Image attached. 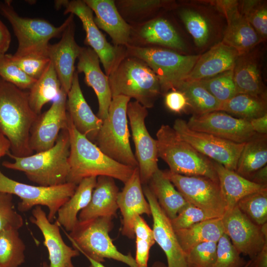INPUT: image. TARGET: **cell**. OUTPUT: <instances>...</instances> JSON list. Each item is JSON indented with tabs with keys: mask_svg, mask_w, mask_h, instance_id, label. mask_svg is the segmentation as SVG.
<instances>
[{
	"mask_svg": "<svg viewBox=\"0 0 267 267\" xmlns=\"http://www.w3.org/2000/svg\"><path fill=\"white\" fill-rule=\"evenodd\" d=\"M38 116L29 105L28 92L0 78V133L9 141L13 156L33 154L30 132Z\"/></svg>",
	"mask_w": 267,
	"mask_h": 267,
	"instance_id": "2",
	"label": "cell"
},
{
	"mask_svg": "<svg viewBox=\"0 0 267 267\" xmlns=\"http://www.w3.org/2000/svg\"><path fill=\"white\" fill-rule=\"evenodd\" d=\"M0 13L10 23L18 41L16 56L36 55L47 57L49 41L61 37L70 19L69 15L59 26L37 18L19 16L11 0L0 1Z\"/></svg>",
	"mask_w": 267,
	"mask_h": 267,
	"instance_id": "7",
	"label": "cell"
},
{
	"mask_svg": "<svg viewBox=\"0 0 267 267\" xmlns=\"http://www.w3.org/2000/svg\"><path fill=\"white\" fill-rule=\"evenodd\" d=\"M225 234L217 242L216 259L212 267H243L247 262Z\"/></svg>",
	"mask_w": 267,
	"mask_h": 267,
	"instance_id": "45",
	"label": "cell"
},
{
	"mask_svg": "<svg viewBox=\"0 0 267 267\" xmlns=\"http://www.w3.org/2000/svg\"><path fill=\"white\" fill-rule=\"evenodd\" d=\"M116 7L123 18L134 25L148 21L157 11L175 6L172 0H115Z\"/></svg>",
	"mask_w": 267,
	"mask_h": 267,
	"instance_id": "36",
	"label": "cell"
},
{
	"mask_svg": "<svg viewBox=\"0 0 267 267\" xmlns=\"http://www.w3.org/2000/svg\"><path fill=\"white\" fill-rule=\"evenodd\" d=\"M213 161L226 210L233 208L244 197L267 189V185L255 183L241 176L235 171L229 170L221 164Z\"/></svg>",
	"mask_w": 267,
	"mask_h": 267,
	"instance_id": "29",
	"label": "cell"
},
{
	"mask_svg": "<svg viewBox=\"0 0 267 267\" xmlns=\"http://www.w3.org/2000/svg\"><path fill=\"white\" fill-rule=\"evenodd\" d=\"M167 177L190 204L214 218H222L226 210L219 182L202 176H187L164 171Z\"/></svg>",
	"mask_w": 267,
	"mask_h": 267,
	"instance_id": "12",
	"label": "cell"
},
{
	"mask_svg": "<svg viewBox=\"0 0 267 267\" xmlns=\"http://www.w3.org/2000/svg\"><path fill=\"white\" fill-rule=\"evenodd\" d=\"M84 1L95 13L96 26L109 35L115 45L126 47L129 44L132 26L120 13L115 0Z\"/></svg>",
	"mask_w": 267,
	"mask_h": 267,
	"instance_id": "25",
	"label": "cell"
},
{
	"mask_svg": "<svg viewBox=\"0 0 267 267\" xmlns=\"http://www.w3.org/2000/svg\"><path fill=\"white\" fill-rule=\"evenodd\" d=\"M250 262H251V260L247 262L246 265L243 267H249Z\"/></svg>",
	"mask_w": 267,
	"mask_h": 267,
	"instance_id": "62",
	"label": "cell"
},
{
	"mask_svg": "<svg viewBox=\"0 0 267 267\" xmlns=\"http://www.w3.org/2000/svg\"><path fill=\"white\" fill-rule=\"evenodd\" d=\"M143 191L150 207L154 238L166 256L167 267H187L185 254L178 242L171 220L160 206L149 186H144Z\"/></svg>",
	"mask_w": 267,
	"mask_h": 267,
	"instance_id": "18",
	"label": "cell"
},
{
	"mask_svg": "<svg viewBox=\"0 0 267 267\" xmlns=\"http://www.w3.org/2000/svg\"><path fill=\"white\" fill-rule=\"evenodd\" d=\"M26 246L18 230L0 232V267H19L25 262Z\"/></svg>",
	"mask_w": 267,
	"mask_h": 267,
	"instance_id": "39",
	"label": "cell"
},
{
	"mask_svg": "<svg viewBox=\"0 0 267 267\" xmlns=\"http://www.w3.org/2000/svg\"><path fill=\"white\" fill-rule=\"evenodd\" d=\"M112 97L124 95L146 108L152 107L161 94L159 79L142 60L126 55L108 76Z\"/></svg>",
	"mask_w": 267,
	"mask_h": 267,
	"instance_id": "4",
	"label": "cell"
},
{
	"mask_svg": "<svg viewBox=\"0 0 267 267\" xmlns=\"http://www.w3.org/2000/svg\"><path fill=\"white\" fill-rule=\"evenodd\" d=\"M216 218L196 206L188 203L175 218L171 220L175 230L188 228L209 219Z\"/></svg>",
	"mask_w": 267,
	"mask_h": 267,
	"instance_id": "49",
	"label": "cell"
},
{
	"mask_svg": "<svg viewBox=\"0 0 267 267\" xmlns=\"http://www.w3.org/2000/svg\"><path fill=\"white\" fill-rule=\"evenodd\" d=\"M179 15L196 45L199 47L205 45L210 35V25L205 17L199 12L190 8L181 9Z\"/></svg>",
	"mask_w": 267,
	"mask_h": 267,
	"instance_id": "43",
	"label": "cell"
},
{
	"mask_svg": "<svg viewBox=\"0 0 267 267\" xmlns=\"http://www.w3.org/2000/svg\"><path fill=\"white\" fill-rule=\"evenodd\" d=\"M78 59L76 71L84 74L86 84L94 91L98 102L97 117L103 121L112 98L108 76L101 70L99 58L91 48L83 47Z\"/></svg>",
	"mask_w": 267,
	"mask_h": 267,
	"instance_id": "23",
	"label": "cell"
},
{
	"mask_svg": "<svg viewBox=\"0 0 267 267\" xmlns=\"http://www.w3.org/2000/svg\"><path fill=\"white\" fill-rule=\"evenodd\" d=\"M173 128L182 139L200 153L225 168L235 171L245 143H235L210 134L192 130L186 122L181 119L175 120Z\"/></svg>",
	"mask_w": 267,
	"mask_h": 267,
	"instance_id": "13",
	"label": "cell"
},
{
	"mask_svg": "<svg viewBox=\"0 0 267 267\" xmlns=\"http://www.w3.org/2000/svg\"><path fill=\"white\" fill-rule=\"evenodd\" d=\"M22 216L13 203V195L0 192V232L7 229L18 230L23 225Z\"/></svg>",
	"mask_w": 267,
	"mask_h": 267,
	"instance_id": "47",
	"label": "cell"
},
{
	"mask_svg": "<svg viewBox=\"0 0 267 267\" xmlns=\"http://www.w3.org/2000/svg\"><path fill=\"white\" fill-rule=\"evenodd\" d=\"M54 3L57 8H65L64 14H72L80 19L86 34L85 43L98 55L108 76L127 55L126 47L112 45L107 41L94 23L92 10L84 0H55Z\"/></svg>",
	"mask_w": 267,
	"mask_h": 267,
	"instance_id": "11",
	"label": "cell"
},
{
	"mask_svg": "<svg viewBox=\"0 0 267 267\" xmlns=\"http://www.w3.org/2000/svg\"><path fill=\"white\" fill-rule=\"evenodd\" d=\"M186 123L192 130L238 143H245L256 134L248 120L234 117L221 111L193 114Z\"/></svg>",
	"mask_w": 267,
	"mask_h": 267,
	"instance_id": "15",
	"label": "cell"
},
{
	"mask_svg": "<svg viewBox=\"0 0 267 267\" xmlns=\"http://www.w3.org/2000/svg\"><path fill=\"white\" fill-rule=\"evenodd\" d=\"M127 55L144 61L158 77L161 93L176 90L193 68L200 55H182L170 49L155 46H126Z\"/></svg>",
	"mask_w": 267,
	"mask_h": 267,
	"instance_id": "9",
	"label": "cell"
},
{
	"mask_svg": "<svg viewBox=\"0 0 267 267\" xmlns=\"http://www.w3.org/2000/svg\"><path fill=\"white\" fill-rule=\"evenodd\" d=\"M166 107L171 111L179 113L188 106L185 95L180 91L175 90L167 92L165 95Z\"/></svg>",
	"mask_w": 267,
	"mask_h": 267,
	"instance_id": "50",
	"label": "cell"
},
{
	"mask_svg": "<svg viewBox=\"0 0 267 267\" xmlns=\"http://www.w3.org/2000/svg\"><path fill=\"white\" fill-rule=\"evenodd\" d=\"M69 21L62 33L60 40L49 44L47 56L52 63L61 84L67 94L69 91L75 70V62L82 47L75 39V25L74 15L69 14Z\"/></svg>",
	"mask_w": 267,
	"mask_h": 267,
	"instance_id": "19",
	"label": "cell"
},
{
	"mask_svg": "<svg viewBox=\"0 0 267 267\" xmlns=\"http://www.w3.org/2000/svg\"><path fill=\"white\" fill-rule=\"evenodd\" d=\"M133 229L136 239L146 241L152 246L155 244L152 229L149 226L141 216L135 217Z\"/></svg>",
	"mask_w": 267,
	"mask_h": 267,
	"instance_id": "51",
	"label": "cell"
},
{
	"mask_svg": "<svg viewBox=\"0 0 267 267\" xmlns=\"http://www.w3.org/2000/svg\"><path fill=\"white\" fill-rule=\"evenodd\" d=\"M221 219L224 233L240 254L252 259L267 244L261 226L252 222L237 206L226 210Z\"/></svg>",
	"mask_w": 267,
	"mask_h": 267,
	"instance_id": "16",
	"label": "cell"
},
{
	"mask_svg": "<svg viewBox=\"0 0 267 267\" xmlns=\"http://www.w3.org/2000/svg\"><path fill=\"white\" fill-rule=\"evenodd\" d=\"M11 40V34L8 28L0 19V54L6 53Z\"/></svg>",
	"mask_w": 267,
	"mask_h": 267,
	"instance_id": "54",
	"label": "cell"
},
{
	"mask_svg": "<svg viewBox=\"0 0 267 267\" xmlns=\"http://www.w3.org/2000/svg\"><path fill=\"white\" fill-rule=\"evenodd\" d=\"M119 192L113 178L104 176L97 177L90 200L79 214L78 220L83 221L98 217H116L118 209Z\"/></svg>",
	"mask_w": 267,
	"mask_h": 267,
	"instance_id": "27",
	"label": "cell"
},
{
	"mask_svg": "<svg viewBox=\"0 0 267 267\" xmlns=\"http://www.w3.org/2000/svg\"><path fill=\"white\" fill-rule=\"evenodd\" d=\"M41 267H50V266L47 262H43L41 265Z\"/></svg>",
	"mask_w": 267,
	"mask_h": 267,
	"instance_id": "61",
	"label": "cell"
},
{
	"mask_svg": "<svg viewBox=\"0 0 267 267\" xmlns=\"http://www.w3.org/2000/svg\"><path fill=\"white\" fill-rule=\"evenodd\" d=\"M67 94L62 89L50 107L38 115L30 132L29 145L33 152H42L52 147L60 132L67 129Z\"/></svg>",
	"mask_w": 267,
	"mask_h": 267,
	"instance_id": "17",
	"label": "cell"
},
{
	"mask_svg": "<svg viewBox=\"0 0 267 267\" xmlns=\"http://www.w3.org/2000/svg\"><path fill=\"white\" fill-rule=\"evenodd\" d=\"M87 258L88 259L90 263L89 267H106L101 263L96 262L89 258Z\"/></svg>",
	"mask_w": 267,
	"mask_h": 267,
	"instance_id": "59",
	"label": "cell"
},
{
	"mask_svg": "<svg viewBox=\"0 0 267 267\" xmlns=\"http://www.w3.org/2000/svg\"><path fill=\"white\" fill-rule=\"evenodd\" d=\"M10 145L8 139L0 133V160L10 152Z\"/></svg>",
	"mask_w": 267,
	"mask_h": 267,
	"instance_id": "58",
	"label": "cell"
},
{
	"mask_svg": "<svg viewBox=\"0 0 267 267\" xmlns=\"http://www.w3.org/2000/svg\"><path fill=\"white\" fill-rule=\"evenodd\" d=\"M96 179L90 177L82 179L73 194L58 210L56 221L66 231L70 232L78 222L79 214L89 204Z\"/></svg>",
	"mask_w": 267,
	"mask_h": 267,
	"instance_id": "31",
	"label": "cell"
},
{
	"mask_svg": "<svg viewBox=\"0 0 267 267\" xmlns=\"http://www.w3.org/2000/svg\"><path fill=\"white\" fill-rule=\"evenodd\" d=\"M130 99L124 95L112 97L95 144L111 159L135 168L138 163L131 147L128 126L127 106Z\"/></svg>",
	"mask_w": 267,
	"mask_h": 267,
	"instance_id": "8",
	"label": "cell"
},
{
	"mask_svg": "<svg viewBox=\"0 0 267 267\" xmlns=\"http://www.w3.org/2000/svg\"><path fill=\"white\" fill-rule=\"evenodd\" d=\"M257 52L251 50L240 54L233 69L238 93L267 99V89L262 80Z\"/></svg>",
	"mask_w": 267,
	"mask_h": 267,
	"instance_id": "28",
	"label": "cell"
},
{
	"mask_svg": "<svg viewBox=\"0 0 267 267\" xmlns=\"http://www.w3.org/2000/svg\"><path fill=\"white\" fill-rule=\"evenodd\" d=\"M175 231L184 254L193 247L202 243H217L224 234L221 218L205 220L188 228Z\"/></svg>",
	"mask_w": 267,
	"mask_h": 267,
	"instance_id": "33",
	"label": "cell"
},
{
	"mask_svg": "<svg viewBox=\"0 0 267 267\" xmlns=\"http://www.w3.org/2000/svg\"><path fill=\"white\" fill-rule=\"evenodd\" d=\"M10 57L26 75L36 80L43 75L50 62L47 57L36 55L16 56L10 54Z\"/></svg>",
	"mask_w": 267,
	"mask_h": 267,
	"instance_id": "48",
	"label": "cell"
},
{
	"mask_svg": "<svg viewBox=\"0 0 267 267\" xmlns=\"http://www.w3.org/2000/svg\"><path fill=\"white\" fill-rule=\"evenodd\" d=\"M208 2L215 6L224 16L239 5V1L235 0H210Z\"/></svg>",
	"mask_w": 267,
	"mask_h": 267,
	"instance_id": "53",
	"label": "cell"
},
{
	"mask_svg": "<svg viewBox=\"0 0 267 267\" xmlns=\"http://www.w3.org/2000/svg\"><path fill=\"white\" fill-rule=\"evenodd\" d=\"M253 131L257 134H267V113L249 120Z\"/></svg>",
	"mask_w": 267,
	"mask_h": 267,
	"instance_id": "55",
	"label": "cell"
},
{
	"mask_svg": "<svg viewBox=\"0 0 267 267\" xmlns=\"http://www.w3.org/2000/svg\"><path fill=\"white\" fill-rule=\"evenodd\" d=\"M112 218L98 217L79 221L69 234H66L73 248L86 258L101 263L105 259L122 262L129 267H136L131 253L120 252L113 243L109 232L113 227Z\"/></svg>",
	"mask_w": 267,
	"mask_h": 267,
	"instance_id": "6",
	"label": "cell"
},
{
	"mask_svg": "<svg viewBox=\"0 0 267 267\" xmlns=\"http://www.w3.org/2000/svg\"><path fill=\"white\" fill-rule=\"evenodd\" d=\"M68 114V113H67ZM70 140V171L67 182L78 185L85 178L104 176L125 183L134 169L105 154L93 142L79 133L68 115Z\"/></svg>",
	"mask_w": 267,
	"mask_h": 267,
	"instance_id": "1",
	"label": "cell"
},
{
	"mask_svg": "<svg viewBox=\"0 0 267 267\" xmlns=\"http://www.w3.org/2000/svg\"><path fill=\"white\" fill-rule=\"evenodd\" d=\"M239 53L222 42L201 55L184 81H198L233 69Z\"/></svg>",
	"mask_w": 267,
	"mask_h": 267,
	"instance_id": "26",
	"label": "cell"
},
{
	"mask_svg": "<svg viewBox=\"0 0 267 267\" xmlns=\"http://www.w3.org/2000/svg\"><path fill=\"white\" fill-rule=\"evenodd\" d=\"M152 267H167V266L160 262H156L154 263Z\"/></svg>",
	"mask_w": 267,
	"mask_h": 267,
	"instance_id": "60",
	"label": "cell"
},
{
	"mask_svg": "<svg viewBox=\"0 0 267 267\" xmlns=\"http://www.w3.org/2000/svg\"><path fill=\"white\" fill-rule=\"evenodd\" d=\"M236 206L255 224L261 226L267 222V189L244 197Z\"/></svg>",
	"mask_w": 267,
	"mask_h": 267,
	"instance_id": "41",
	"label": "cell"
},
{
	"mask_svg": "<svg viewBox=\"0 0 267 267\" xmlns=\"http://www.w3.org/2000/svg\"><path fill=\"white\" fill-rule=\"evenodd\" d=\"M132 26L129 45L148 46L162 45L180 51L185 45L173 25L167 19L155 17L143 23Z\"/></svg>",
	"mask_w": 267,
	"mask_h": 267,
	"instance_id": "22",
	"label": "cell"
},
{
	"mask_svg": "<svg viewBox=\"0 0 267 267\" xmlns=\"http://www.w3.org/2000/svg\"><path fill=\"white\" fill-rule=\"evenodd\" d=\"M117 197V204L122 216V234L129 238L134 236V222L135 217L145 214L151 216L149 204L145 198L138 167L124 183Z\"/></svg>",
	"mask_w": 267,
	"mask_h": 267,
	"instance_id": "21",
	"label": "cell"
},
{
	"mask_svg": "<svg viewBox=\"0 0 267 267\" xmlns=\"http://www.w3.org/2000/svg\"><path fill=\"white\" fill-rule=\"evenodd\" d=\"M66 109L77 130L90 141H95L103 121L93 113L86 101L76 70L67 93Z\"/></svg>",
	"mask_w": 267,
	"mask_h": 267,
	"instance_id": "24",
	"label": "cell"
},
{
	"mask_svg": "<svg viewBox=\"0 0 267 267\" xmlns=\"http://www.w3.org/2000/svg\"><path fill=\"white\" fill-rule=\"evenodd\" d=\"M176 90L185 95L188 106L190 107L194 114L200 115L220 111L222 103L198 81H184L179 84Z\"/></svg>",
	"mask_w": 267,
	"mask_h": 267,
	"instance_id": "37",
	"label": "cell"
},
{
	"mask_svg": "<svg viewBox=\"0 0 267 267\" xmlns=\"http://www.w3.org/2000/svg\"><path fill=\"white\" fill-rule=\"evenodd\" d=\"M220 111L249 121L267 113V99L238 93L228 100L222 102Z\"/></svg>",
	"mask_w": 267,
	"mask_h": 267,
	"instance_id": "38",
	"label": "cell"
},
{
	"mask_svg": "<svg viewBox=\"0 0 267 267\" xmlns=\"http://www.w3.org/2000/svg\"><path fill=\"white\" fill-rule=\"evenodd\" d=\"M77 186L71 182L50 186L30 185L10 178L0 170V192L19 197L18 210L22 212L37 206L47 207V217L51 222L55 219L59 208L73 194Z\"/></svg>",
	"mask_w": 267,
	"mask_h": 267,
	"instance_id": "10",
	"label": "cell"
},
{
	"mask_svg": "<svg viewBox=\"0 0 267 267\" xmlns=\"http://www.w3.org/2000/svg\"><path fill=\"white\" fill-rule=\"evenodd\" d=\"M225 17L227 26L222 42L235 49L239 54L251 50L262 42L252 26L240 13L238 7Z\"/></svg>",
	"mask_w": 267,
	"mask_h": 267,
	"instance_id": "30",
	"label": "cell"
},
{
	"mask_svg": "<svg viewBox=\"0 0 267 267\" xmlns=\"http://www.w3.org/2000/svg\"><path fill=\"white\" fill-rule=\"evenodd\" d=\"M136 251L134 260L136 267H148L149 252L152 245L148 242L136 239Z\"/></svg>",
	"mask_w": 267,
	"mask_h": 267,
	"instance_id": "52",
	"label": "cell"
},
{
	"mask_svg": "<svg viewBox=\"0 0 267 267\" xmlns=\"http://www.w3.org/2000/svg\"><path fill=\"white\" fill-rule=\"evenodd\" d=\"M250 180L257 184L267 185V166L256 172Z\"/></svg>",
	"mask_w": 267,
	"mask_h": 267,
	"instance_id": "57",
	"label": "cell"
},
{
	"mask_svg": "<svg viewBox=\"0 0 267 267\" xmlns=\"http://www.w3.org/2000/svg\"><path fill=\"white\" fill-rule=\"evenodd\" d=\"M149 187L167 217L174 219L189 203L177 189L164 171L158 169L149 181Z\"/></svg>",
	"mask_w": 267,
	"mask_h": 267,
	"instance_id": "32",
	"label": "cell"
},
{
	"mask_svg": "<svg viewBox=\"0 0 267 267\" xmlns=\"http://www.w3.org/2000/svg\"><path fill=\"white\" fill-rule=\"evenodd\" d=\"M0 78L20 89H30L36 81L26 75L11 59L10 54H0Z\"/></svg>",
	"mask_w": 267,
	"mask_h": 267,
	"instance_id": "44",
	"label": "cell"
},
{
	"mask_svg": "<svg viewBox=\"0 0 267 267\" xmlns=\"http://www.w3.org/2000/svg\"><path fill=\"white\" fill-rule=\"evenodd\" d=\"M158 157L169 166L171 173L187 176H202L219 182L213 160L196 150L168 125L156 133Z\"/></svg>",
	"mask_w": 267,
	"mask_h": 267,
	"instance_id": "5",
	"label": "cell"
},
{
	"mask_svg": "<svg viewBox=\"0 0 267 267\" xmlns=\"http://www.w3.org/2000/svg\"><path fill=\"white\" fill-rule=\"evenodd\" d=\"M61 90L60 81L50 61L43 75L29 89L28 99L30 107L36 114L40 115L43 106L55 100Z\"/></svg>",
	"mask_w": 267,
	"mask_h": 267,
	"instance_id": "35",
	"label": "cell"
},
{
	"mask_svg": "<svg viewBox=\"0 0 267 267\" xmlns=\"http://www.w3.org/2000/svg\"><path fill=\"white\" fill-rule=\"evenodd\" d=\"M41 231L48 253L50 267H75L72 259L80 255L78 250L67 245L60 232L59 224L50 222L41 206L34 207L30 218Z\"/></svg>",
	"mask_w": 267,
	"mask_h": 267,
	"instance_id": "20",
	"label": "cell"
},
{
	"mask_svg": "<svg viewBox=\"0 0 267 267\" xmlns=\"http://www.w3.org/2000/svg\"><path fill=\"white\" fill-rule=\"evenodd\" d=\"M148 115L147 108L138 102L130 101L127 106V116L135 148L141 183L150 180L158 167V149L156 140L153 138L146 128L145 120Z\"/></svg>",
	"mask_w": 267,
	"mask_h": 267,
	"instance_id": "14",
	"label": "cell"
},
{
	"mask_svg": "<svg viewBox=\"0 0 267 267\" xmlns=\"http://www.w3.org/2000/svg\"><path fill=\"white\" fill-rule=\"evenodd\" d=\"M198 82L221 103L238 94L233 79V69Z\"/></svg>",
	"mask_w": 267,
	"mask_h": 267,
	"instance_id": "42",
	"label": "cell"
},
{
	"mask_svg": "<svg viewBox=\"0 0 267 267\" xmlns=\"http://www.w3.org/2000/svg\"><path fill=\"white\" fill-rule=\"evenodd\" d=\"M217 243L199 244L185 254L187 267H212L216 259Z\"/></svg>",
	"mask_w": 267,
	"mask_h": 267,
	"instance_id": "46",
	"label": "cell"
},
{
	"mask_svg": "<svg viewBox=\"0 0 267 267\" xmlns=\"http://www.w3.org/2000/svg\"><path fill=\"white\" fill-rule=\"evenodd\" d=\"M249 267H267V244L252 259Z\"/></svg>",
	"mask_w": 267,
	"mask_h": 267,
	"instance_id": "56",
	"label": "cell"
},
{
	"mask_svg": "<svg viewBox=\"0 0 267 267\" xmlns=\"http://www.w3.org/2000/svg\"><path fill=\"white\" fill-rule=\"evenodd\" d=\"M240 13L252 26L262 41L267 38V6L265 1L244 0L239 1Z\"/></svg>",
	"mask_w": 267,
	"mask_h": 267,
	"instance_id": "40",
	"label": "cell"
},
{
	"mask_svg": "<svg viewBox=\"0 0 267 267\" xmlns=\"http://www.w3.org/2000/svg\"><path fill=\"white\" fill-rule=\"evenodd\" d=\"M70 140L67 129L62 130L51 148L26 157L7 155L13 162L4 161L8 169L23 172L27 178L38 185L50 186L67 182L70 171Z\"/></svg>",
	"mask_w": 267,
	"mask_h": 267,
	"instance_id": "3",
	"label": "cell"
},
{
	"mask_svg": "<svg viewBox=\"0 0 267 267\" xmlns=\"http://www.w3.org/2000/svg\"><path fill=\"white\" fill-rule=\"evenodd\" d=\"M267 134L256 133L245 143L235 171L250 180L256 172L267 165Z\"/></svg>",
	"mask_w": 267,
	"mask_h": 267,
	"instance_id": "34",
	"label": "cell"
}]
</instances>
